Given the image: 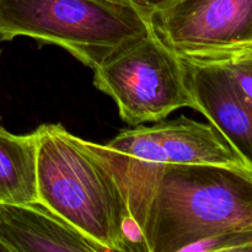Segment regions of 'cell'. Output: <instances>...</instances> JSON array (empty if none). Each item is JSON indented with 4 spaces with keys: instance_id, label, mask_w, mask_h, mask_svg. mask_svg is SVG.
Returning <instances> with one entry per match:
<instances>
[{
    "instance_id": "cell-8",
    "label": "cell",
    "mask_w": 252,
    "mask_h": 252,
    "mask_svg": "<svg viewBox=\"0 0 252 252\" xmlns=\"http://www.w3.org/2000/svg\"><path fill=\"white\" fill-rule=\"evenodd\" d=\"M0 239L11 252H106L38 202L0 206Z\"/></svg>"
},
{
    "instance_id": "cell-4",
    "label": "cell",
    "mask_w": 252,
    "mask_h": 252,
    "mask_svg": "<svg viewBox=\"0 0 252 252\" xmlns=\"http://www.w3.org/2000/svg\"><path fill=\"white\" fill-rule=\"evenodd\" d=\"M94 85L133 127L165 120L179 108H196L184 61L152 32L96 68Z\"/></svg>"
},
{
    "instance_id": "cell-11",
    "label": "cell",
    "mask_w": 252,
    "mask_h": 252,
    "mask_svg": "<svg viewBox=\"0 0 252 252\" xmlns=\"http://www.w3.org/2000/svg\"><path fill=\"white\" fill-rule=\"evenodd\" d=\"M217 64L225 68L244 93L252 98V47L235 52Z\"/></svg>"
},
{
    "instance_id": "cell-3",
    "label": "cell",
    "mask_w": 252,
    "mask_h": 252,
    "mask_svg": "<svg viewBox=\"0 0 252 252\" xmlns=\"http://www.w3.org/2000/svg\"><path fill=\"white\" fill-rule=\"evenodd\" d=\"M150 32L148 17L120 0H0V41L56 44L93 70Z\"/></svg>"
},
{
    "instance_id": "cell-7",
    "label": "cell",
    "mask_w": 252,
    "mask_h": 252,
    "mask_svg": "<svg viewBox=\"0 0 252 252\" xmlns=\"http://www.w3.org/2000/svg\"><path fill=\"white\" fill-rule=\"evenodd\" d=\"M196 108L252 167V98L225 68L182 59Z\"/></svg>"
},
{
    "instance_id": "cell-6",
    "label": "cell",
    "mask_w": 252,
    "mask_h": 252,
    "mask_svg": "<svg viewBox=\"0 0 252 252\" xmlns=\"http://www.w3.org/2000/svg\"><path fill=\"white\" fill-rule=\"evenodd\" d=\"M149 25L180 58L217 63L252 47V0H172L150 15Z\"/></svg>"
},
{
    "instance_id": "cell-2",
    "label": "cell",
    "mask_w": 252,
    "mask_h": 252,
    "mask_svg": "<svg viewBox=\"0 0 252 252\" xmlns=\"http://www.w3.org/2000/svg\"><path fill=\"white\" fill-rule=\"evenodd\" d=\"M34 132L37 202L106 252H144L125 191L94 143L62 125Z\"/></svg>"
},
{
    "instance_id": "cell-10",
    "label": "cell",
    "mask_w": 252,
    "mask_h": 252,
    "mask_svg": "<svg viewBox=\"0 0 252 252\" xmlns=\"http://www.w3.org/2000/svg\"><path fill=\"white\" fill-rule=\"evenodd\" d=\"M189 252L238 251L252 252V229L231 231L201 240L186 249Z\"/></svg>"
},
{
    "instance_id": "cell-1",
    "label": "cell",
    "mask_w": 252,
    "mask_h": 252,
    "mask_svg": "<svg viewBox=\"0 0 252 252\" xmlns=\"http://www.w3.org/2000/svg\"><path fill=\"white\" fill-rule=\"evenodd\" d=\"M144 252L186 251L252 229V176L213 164L162 165L122 182Z\"/></svg>"
},
{
    "instance_id": "cell-14",
    "label": "cell",
    "mask_w": 252,
    "mask_h": 252,
    "mask_svg": "<svg viewBox=\"0 0 252 252\" xmlns=\"http://www.w3.org/2000/svg\"><path fill=\"white\" fill-rule=\"evenodd\" d=\"M0 56H1V51H0Z\"/></svg>"
},
{
    "instance_id": "cell-12",
    "label": "cell",
    "mask_w": 252,
    "mask_h": 252,
    "mask_svg": "<svg viewBox=\"0 0 252 252\" xmlns=\"http://www.w3.org/2000/svg\"><path fill=\"white\" fill-rule=\"evenodd\" d=\"M120 1L130 4L135 9L139 10L143 15H145L149 20V16L153 12L164 7L165 5L171 2L172 0H120Z\"/></svg>"
},
{
    "instance_id": "cell-9",
    "label": "cell",
    "mask_w": 252,
    "mask_h": 252,
    "mask_svg": "<svg viewBox=\"0 0 252 252\" xmlns=\"http://www.w3.org/2000/svg\"><path fill=\"white\" fill-rule=\"evenodd\" d=\"M37 203V135L0 126V206Z\"/></svg>"
},
{
    "instance_id": "cell-13",
    "label": "cell",
    "mask_w": 252,
    "mask_h": 252,
    "mask_svg": "<svg viewBox=\"0 0 252 252\" xmlns=\"http://www.w3.org/2000/svg\"><path fill=\"white\" fill-rule=\"evenodd\" d=\"M0 252H11L10 251L9 246H7L6 244L1 240V239H0Z\"/></svg>"
},
{
    "instance_id": "cell-5",
    "label": "cell",
    "mask_w": 252,
    "mask_h": 252,
    "mask_svg": "<svg viewBox=\"0 0 252 252\" xmlns=\"http://www.w3.org/2000/svg\"><path fill=\"white\" fill-rule=\"evenodd\" d=\"M118 182L128 181L162 165L213 164L252 176V167L213 125L181 116L121 130L105 144L94 143ZM122 186V185H121Z\"/></svg>"
}]
</instances>
